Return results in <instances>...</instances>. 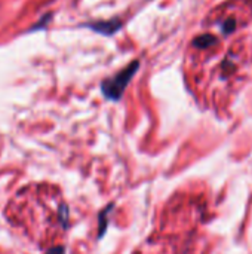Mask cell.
Instances as JSON below:
<instances>
[{
    "label": "cell",
    "instance_id": "cell-4",
    "mask_svg": "<svg viewBox=\"0 0 252 254\" xmlns=\"http://www.w3.org/2000/svg\"><path fill=\"white\" fill-rule=\"evenodd\" d=\"M236 30V21L235 18H227L226 22H223V31L224 34H232Z\"/></svg>",
    "mask_w": 252,
    "mask_h": 254
},
{
    "label": "cell",
    "instance_id": "cell-3",
    "mask_svg": "<svg viewBox=\"0 0 252 254\" xmlns=\"http://www.w3.org/2000/svg\"><path fill=\"white\" fill-rule=\"evenodd\" d=\"M217 43H218V39L214 34H209V33H205V34H202V36H199V37H196L193 40V46L198 48V49H208V48H211V46H214Z\"/></svg>",
    "mask_w": 252,
    "mask_h": 254
},
{
    "label": "cell",
    "instance_id": "cell-1",
    "mask_svg": "<svg viewBox=\"0 0 252 254\" xmlns=\"http://www.w3.org/2000/svg\"><path fill=\"white\" fill-rule=\"evenodd\" d=\"M140 67V63L138 61H134L131 63L126 68H123L122 71H119L116 76L110 77V79H105L101 85V89H102V94L108 98V100H119L122 95H123V91L126 89V86L129 85L131 79L134 77V74L137 73Z\"/></svg>",
    "mask_w": 252,
    "mask_h": 254
},
{
    "label": "cell",
    "instance_id": "cell-5",
    "mask_svg": "<svg viewBox=\"0 0 252 254\" xmlns=\"http://www.w3.org/2000/svg\"><path fill=\"white\" fill-rule=\"evenodd\" d=\"M64 253V250L62 249H59V247H56V249H53V250H50L49 254H62Z\"/></svg>",
    "mask_w": 252,
    "mask_h": 254
},
{
    "label": "cell",
    "instance_id": "cell-2",
    "mask_svg": "<svg viewBox=\"0 0 252 254\" xmlns=\"http://www.w3.org/2000/svg\"><path fill=\"white\" fill-rule=\"evenodd\" d=\"M120 22L119 21H102V22H97V24H89V27L95 31H100L102 34H113L120 28Z\"/></svg>",
    "mask_w": 252,
    "mask_h": 254
}]
</instances>
